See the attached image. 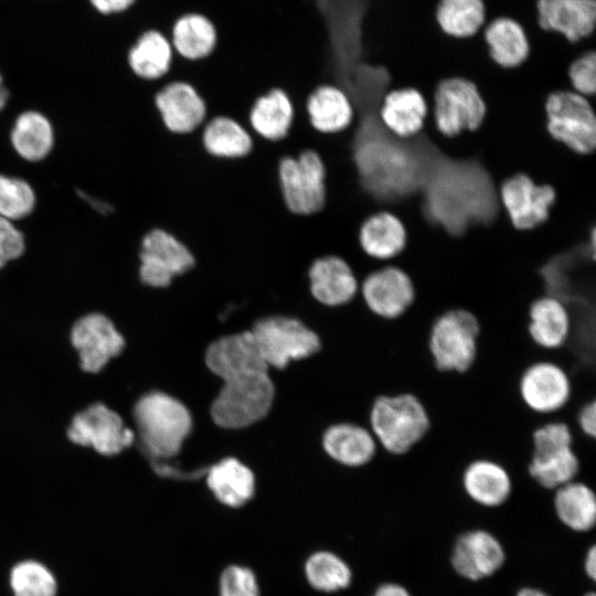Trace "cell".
Masks as SVG:
<instances>
[{"mask_svg": "<svg viewBox=\"0 0 596 596\" xmlns=\"http://www.w3.org/2000/svg\"><path fill=\"white\" fill-rule=\"evenodd\" d=\"M307 276L310 295L327 307L345 306L359 294V281L341 257L328 255L315 259Z\"/></svg>", "mask_w": 596, "mask_h": 596, "instance_id": "cell-19", "label": "cell"}, {"mask_svg": "<svg viewBox=\"0 0 596 596\" xmlns=\"http://www.w3.org/2000/svg\"><path fill=\"white\" fill-rule=\"evenodd\" d=\"M485 115L486 105L472 82L450 77L438 83L433 117L441 135L453 137L462 131H473L481 125Z\"/></svg>", "mask_w": 596, "mask_h": 596, "instance_id": "cell-11", "label": "cell"}, {"mask_svg": "<svg viewBox=\"0 0 596 596\" xmlns=\"http://www.w3.org/2000/svg\"><path fill=\"white\" fill-rule=\"evenodd\" d=\"M14 151L25 161L45 159L54 146V131L46 116L36 110L21 113L10 132Z\"/></svg>", "mask_w": 596, "mask_h": 596, "instance_id": "cell-31", "label": "cell"}, {"mask_svg": "<svg viewBox=\"0 0 596 596\" xmlns=\"http://www.w3.org/2000/svg\"><path fill=\"white\" fill-rule=\"evenodd\" d=\"M499 198L511 224L518 230H531L546 221L556 193L551 185H538L519 173L501 183Z\"/></svg>", "mask_w": 596, "mask_h": 596, "instance_id": "cell-16", "label": "cell"}, {"mask_svg": "<svg viewBox=\"0 0 596 596\" xmlns=\"http://www.w3.org/2000/svg\"><path fill=\"white\" fill-rule=\"evenodd\" d=\"M568 77L574 92L596 99V51L574 60L568 67Z\"/></svg>", "mask_w": 596, "mask_h": 596, "instance_id": "cell-41", "label": "cell"}, {"mask_svg": "<svg viewBox=\"0 0 596 596\" xmlns=\"http://www.w3.org/2000/svg\"><path fill=\"white\" fill-rule=\"evenodd\" d=\"M423 192L427 217L453 235H460L472 225L491 223L505 211L499 185L478 159L444 156Z\"/></svg>", "mask_w": 596, "mask_h": 596, "instance_id": "cell-1", "label": "cell"}, {"mask_svg": "<svg viewBox=\"0 0 596 596\" xmlns=\"http://www.w3.org/2000/svg\"><path fill=\"white\" fill-rule=\"evenodd\" d=\"M585 596H596L595 593L590 592V593H587Z\"/></svg>", "mask_w": 596, "mask_h": 596, "instance_id": "cell-49", "label": "cell"}, {"mask_svg": "<svg viewBox=\"0 0 596 596\" xmlns=\"http://www.w3.org/2000/svg\"><path fill=\"white\" fill-rule=\"evenodd\" d=\"M505 561L500 541L485 530H472L461 534L451 553V565L462 578L480 581L498 572Z\"/></svg>", "mask_w": 596, "mask_h": 596, "instance_id": "cell-18", "label": "cell"}, {"mask_svg": "<svg viewBox=\"0 0 596 596\" xmlns=\"http://www.w3.org/2000/svg\"><path fill=\"white\" fill-rule=\"evenodd\" d=\"M372 596H412L402 585L396 583H385L376 588Z\"/></svg>", "mask_w": 596, "mask_h": 596, "instance_id": "cell-45", "label": "cell"}, {"mask_svg": "<svg viewBox=\"0 0 596 596\" xmlns=\"http://www.w3.org/2000/svg\"><path fill=\"white\" fill-rule=\"evenodd\" d=\"M173 55L171 42L164 34L147 30L129 46L127 65L136 77L155 82L169 72Z\"/></svg>", "mask_w": 596, "mask_h": 596, "instance_id": "cell-27", "label": "cell"}, {"mask_svg": "<svg viewBox=\"0 0 596 596\" xmlns=\"http://www.w3.org/2000/svg\"><path fill=\"white\" fill-rule=\"evenodd\" d=\"M311 126L321 134H337L347 129L353 118L348 95L334 85H320L306 102Z\"/></svg>", "mask_w": 596, "mask_h": 596, "instance_id": "cell-30", "label": "cell"}, {"mask_svg": "<svg viewBox=\"0 0 596 596\" xmlns=\"http://www.w3.org/2000/svg\"><path fill=\"white\" fill-rule=\"evenodd\" d=\"M492 61L501 67L520 65L529 54V42L521 24L498 18L481 28Z\"/></svg>", "mask_w": 596, "mask_h": 596, "instance_id": "cell-33", "label": "cell"}, {"mask_svg": "<svg viewBox=\"0 0 596 596\" xmlns=\"http://www.w3.org/2000/svg\"><path fill=\"white\" fill-rule=\"evenodd\" d=\"M517 596H550V595L534 587H523L518 592Z\"/></svg>", "mask_w": 596, "mask_h": 596, "instance_id": "cell-48", "label": "cell"}, {"mask_svg": "<svg viewBox=\"0 0 596 596\" xmlns=\"http://www.w3.org/2000/svg\"><path fill=\"white\" fill-rule=\"evenodd\" d=\"M584 570L586 575L594 581L596 577V547L592 545L584 560Z\"/></svg>", "mask_w": 596, "mask_h": 596, "instance_id": "cell-46", "label": "cell"}, {"mask_svg": "<svg viewBox=\"0 0 596 596\" xmlns=\"http://www.w3.org/2000/svg\"><path fill=\"white\" fill-rule=\"evenodd\" d=\"M461 487L473 504L498 509L505 505L513 486L511 476L501 464L481 458L466 466L461 475Z\"/></svg>", "mask_w": 596, "mask_h": 596, "instance_id": "cell-22", "label": "cell"}, {"mask_svg": "<svg viewBox=\"0 0 596 596\" xmlns=\"http://www.w3.org/2000/svg\"><path fill=\"white\" fill-rule=\"evenodd\" d=\"M552 508L557 519L575 532H586L596 523L595 490L581 480L552 491Z\"/></svg>", "mask_w": 596, "mask_h": 596, "instance_id": "cell-29", "label": "cell"}, {"mask_svg": "<svg viewBox=\"0 0 596 596\" xmlns=\"http://www.w3.org/2000/svg\"><path fill=\"white\" fill-rule=\"evenodd\" d=\"M8 585L12 596H56L58 593L55 574L35 558L14 563L8 574Z\"/></svg>", "mask_w": 596, "mask_h": 596, "instance_id": "cell-37", "label": "cell"}, {"mask_svg": "<svg viewBox=\"0 0 596 596\" xmlns=\"http://www.w3.org/2000/svg\"><path fill=\"white\" fill-rule=\"evenodd\" d=\"M519 393L529 409L536 414L551 415L567 405L572 385L561 365L552 361H538L523 371Z\"/></svg>", "mask_w": 596, "mask_h": 596, "instance_id": "cell-14", "label": "cell"}, {"mask_svg": "<svg viewBox=\"0 0 596 596\" xmlns=\"http://www.w3.org/2000/svg\"><path fill=\"white\" fill-rule=\"evenodd\" d=\"M138 277L148 287L163 289L193 268L195 259L189 248L162 228L148 231L138 251Z\"/></svg>", "mask_w": 596, "mask_h": 596, "instance_id": "cell-10", "label": "cell"}, {"mask_svg": "<svg viewBox=\"0 0 596 596\" xmlns=\"http://www.w3.org/2000/svg\"><path fill=\"white\" fill-rule=\"evenodd\" d=\"M369 428L383 450L402 455L425 436L429 417L423 403L412 394L381 395L372 404Z\"/></svg>", "mask_w": 596, "mask_h": 596, "instance_id": "cell-3", "label": "cell"}, {"mask_svg": "<svg viewBox=\"0 0 596 596\" xmlns=\"http://www.w3.org/2000/svg\"><path fill=\"white\" fill-rule=\"evenodd\" d=\"M220 596H259L254 572L245 566H227L220 577Z\"/></svg>", "mask_w": 596, "mask_h": 596, "instance_id": "cell-40", "label": "cell"}, {"mask_svg": "<svg viewBox=\"0 0 596 596\" xmlns=\"http://www.w3.org/2000/svg\"><path fill=\"white\" fill-rule=\"evenodd\" d=\"M532 443L528 472L541 488L553 491L577 479L579 462L573 449V434L566 423L551 421L543 424L534 430Z\"/></svg>", "mask_w": 596, "mask_h": 596, "instance_id": "cell-4", "label": "cell"}, {"mask_svg": "<svg viewBox=\"0 0 596 596\" xmlns=\"http://www.w3.org/2000/svg\"><path fill=\"white\" fill-rule=\"evenodd\" d=\"M430 113L424 96L414 88L389 92L380 106L382 125L398 138H411L419 134Z\"/></svg>", "mask_w": 596, "mask_h": 596, "instance_id": "cell-25", "label": "cell"}, {"mask_svg": "<svg viewBox=\"0 0 596 596\" xmlns=\"http://www.w3.org/2000/svg\"><path fill=\"white\" fill-rule=\"evenodd\" d=\"M359 242L368 256L390 265L405 247L406 230L394 214L380 211L362 223Z\"/></svg>", "mask_w": 596, "mask_h": 596, "instance_id": "cell-26", "label": "cell"}, {"mask_svg": "<svg viewBox=\"0 0 596 596\" xmlns=\"http://www.w3.org/2000/svg\"><path fill=\"white\" fill-rule=\"evenodd\" d=\"M359 294L376 317L393 320L401 317L415 299L409 276L393 265H385L364 277Z\"/></svg>", "mask_w": 596, "mask_h": 596, "instance_id": "cell-13", "label": "cell"}, {"mask_svg": "<svg viewBox=\"0 0 596 596\" xmlns=\"http://www.w3.org/2000/svg\"><path fill=\"white\" fill-rule=\"evenodd\" d=\"M207 368L224 381L267 373L251 331L222 337L212 342L205 353Z\"/></svg>", "mask_w": 596, "mask_h": 596, "instance_id": "cell-17", "label": "cell"}, {"mask_svg": "<svg viewBox=\"0 0 596 596\" xmlns=\"http://www.w3.org/2000/svg\"><path fill=\"white\" fill-rule=\"evenodd\" d=\"M251 333L268 368L283 369L290 361L307 358L320 349L318 336L294 318L260 319Z\"/></svg>", "mask_w": 596, "mask_h": 596, "instance_id": "cell-8", "label": "cell"}, {"mask_svg": "<svg viewBox=\"0 0 596 596\" xmlns=\"http://www.w3.org/2000/svg\"><path fill=\"white\" fill-rule=\"evenodd\" d=\"M576 425L582 434L596 438V401H590L578 409Z\"/></svg>", "mask_w": 596, "mask_h": 596, "instance_id": "cell-43", "label": "cell"}, {"mask_svg": "<svg viewBox=\"0 0 596 596\" xmlns=\"http://www.w3.org/2000/svg\"><path fill=\"white\" fill-rule=\"evenodd\" d=\"M550 136L577 153L596 151V99L574 91L552 93L545 103Z\"/></svg>", "mask_w": 596, "mask_h": 596, "instance_id": "cell-6", "label": "cell"}, {"mask_svg": "<svg viewBox=\"0 0 596 596\" xmlns=\"http://www.w3.org/2000/svg\"><path fill=\"white\" fill-rule=\"evenodd\" d=\"M294 117L289 97L280 88H273L254 102L249 113L252 130L269 141L286 137Z\"/></svg>", "mask_w": 596, "mask_h": 596, "instance_id": "cell-34", "label": "cell"}, {"mask_svg": "<svg viewBox=\"0 0 596 596\" xmlns=\"http://www.w3.org/2000/svg\"><path fill=\"white\" fill-rule=\"evenodd\" d=\"M436 19L445 34L470 38L485 24V6L482 0H440Z\"/></svg>", "mask_w": 596, "mask_h": 596, "instance_id": "cell-36", "label": "cell"}, {"mask_svg": "<svg viewBox=\"0 0 596 596\" xmlns=\"http://www.w3.org/2000/svg\"><path fill=\"white\" fill-rule=\"evenodd\" d=\"M205 473L209 489L224 505L242 507L254 494V473L236 458H224L206 469Z\"/></svg>", "mask_w": 596, "mask_h": 596, "instance_id": "cell-28", "label": "cell"}, {"mask_svg": "<svg viewBox=\"0 0 596 596\" xmlns=\"http://www.w3.org/2000/svg\"><path fill=\"white\" fill-rule=\"evenodd\" d=\"M202 143L207 153L222 159H237L252 149L251 134L236 120L217 116L202 125Z\"/></svg>", "mask_w": 596, "mask_h": 596, "instance_id": "cell-35", "label": "cell"}, {"mask_svg": "<svg viewBox=\"0 0 596 596\" xmlns=\"http://www.w3.org/2000/svg\"><path fill=\"white\" fill-rule=\"evenodd\" d=\"M274 395L268 372L224 381L211 405L212 419L224 428L249 426L266 416Z\"/></svg>", "mask_w": 596, "mask_h": 596, "instance_id": "cell-5", "label": "cell"}, {"mask_svg": "<svg viewBox=\"0 0 596 596\" xmlns=\"http://www.w3.org/2000/svg\"><path fill=\"white\" fill-rule=\"evenodd\" d=\"M155 106L172 134H190L205 123V104L185 82H171L161 87L155 95Z\"/></svg>", "mask_w": 596, "mask_h": 596, "instance_id": "cell-20", "label": "cell"}, {"mask_svg": "<svg viewBox=\"0 0 596 596\" xmlns=\"http://www.w3.org/2000/svg\"><path fill=\"white\" fill-rule=\"evenodd\" d=\"M94 8L100 13H119L127 11L137 0H89Z\"/></svg>", "mask_w": 596, "mask_h": 596, "instance_id": "cell-44", "label": "cell"}, {"mask_svg": "<svg viewBox=\"0 0 596 596\" xmlns=\"http://www.w3.org/2000/svg\"><path fill=\"white\" fill-rule=\"evenodd\" d=\"M305 573L309 584L324 593L347 588L352 579L349 565L340 556L328 551L311 554L306 562Z\"/></svg>", "mask_w": 596, "mask_h": 596, "instance_id": "cell-38", "label": "cell"}, {"mask_svg": "<svg viewBox=\"0 0 596 596\" xmlns=\"http://www.w3.org/2000/svg\"><path fill=\"white\" fill-rule=\"evenodd\" d=\"M322 444L334 461L350 469L366 466L379 448L369 427L348 421L331 425L323 434Z\"/></svg>", "mask_w": 596, "mask_h": 596, "instance_id": "cell-23", "label": "cell"}, {"mask_svg": "<svg viewBox=\"0 0 596 596\" xmlns=\"http://www.w3.org/2000/svg\"><path fill=\"white\" fill-rule=\"evenodd\" d=\"M71 342L78 352L81 368L89 373L99 372L125 347L123 336L110 319L97 312L83 316L74 323Z\"/></svg>", "mask_w": 596, "mask_h": 596, "instance_id": "cell-15", "label": "cell"}, {"mask_svg": "<svg viewBox=\"0 0 596 596\" xmlns=\"http://www.w3.org/2000/svg\"><path fill=\"white\" fill-rule=\"evenodd\" d=\"M479 324L462 309L440 315L430 329L428 348L436 368L445 372H465L475 361Z\"/></svg>", "mask_w": 596, "mask_h": 596, "instance_id": "cell-7", "label": "cell"}, {"mask_svg": "<svg viewBox=\"0 0 596 596\" xmlns=\"http://www.w3.org/2000/svg\"><path fill=\"white\" fill-rule=\"evenodd\" d=\"M66 434L72 443L93 447L104 456L117 455L135 441L134 430L124 425L118 413L102 403L77 413Z\"/></svg>", "mask_w": 596, "mask_h": 596, "instance_id": "cell-12", "label": "cell"}, {"mask_svg": "<svg viewBox=\"0 0 596 596\" xmlns=\"http://www.w3.org/2000/svg\"><path fill=\"white\" fill-rule=\"evenodd\" d=\"M539 25L571 42L596 34V0H538Z\"/></svg>", "mask_w": 596, "mask_h": 596, "instance_id": "cell-21", "label": "cell"}, {"mask_svg": "<svg viewBox=\"0 0 596 596\" xmlns=\"http://www.w3.org/2000/svg\"><path fill=\"white\" fill-rule=\"evenodd\" d=\"M9 96V91L4 86L2 75L0 74V111L6 107Z\"/></svg>", "mask_w": 596, "mask_h": 596, "instance_id": "cell-47", "label": "cell"}, {"mask_svg": "<svg viewBox=\"0 0 596 596\" xmlns=\"http://www.w3.org/2000/svg\"><path fill=\"white\" fill-rule=\"evenodd\" d=\"M36 195L29 182L0 173V216L14 222L29 216Z\"/></svg>", "mask_w": 596, "mask_h": 596, "instance_id": "cell-39", "label": "cell"}, {"mask_svg": "<svg viewBox=\"0 0 596 596\" xmlns=\"http://www.w3.org/2000/svg\"><path fill=\"white\" fill-rule=\"evenodd\" d=\"M216 30L211 20L195 12L179 17L170 35L174 53L189 61L209 56L216 45Z\"/></svg>", "mask_w": 596, "mask_h": 596, "instance_id": "cell-32", "label": "cell"}, {"mask_svg": "<svg viewBox=\"0 0 596 596\" xmlns=\"http://www.w3.org/2000/svg\"><path fill=\"white\" fill-rule=\"evenodd\" d=\"M134 419L140 443L153 461L178 455L192 428L189 409L162 392L141 396L134 407Z\"/></svg>", "mask_w": 596, "mask_h": 596, "instance_id": "cell-2", "label": "cell"}, {"mask_svg": "<svg viewBox=\"0 0 596 596\" xmlns=\"http://www.w3.org/2000/svg\"><path fill=\"white\" fill-rule=\"evenodd\" d=\"M25 251L23 233L13 222L0 216V268L19 258Z\"/></svg>", "mask_w": 596, "mask_h": 596, "instance_id": "cell-42", "label": "cell"}, {"mask_svg": "<svg viewBox=\"0 0 596 596\" xmlns=\"http://www.w3.org/2000/svg\"><path fill=\"white\" fill-rule=\"evenodd\" d=\"M281 196L294 214H313L324 205V166L317 152L305 150L297 158L285 157L278 166Z\"/></svg>", "mask_w": 596, "mask_h": 596, "instance_id": "cell-9", "label": "cell"}, {"mask_svg": "<svg viewBox=\"0 0 596 596\" xmlns=\"http://www.w3.org/2000/svg\"><path fill=\"white\" fill-rule=\"evenodd\" d=\"M572 321L568 308L556 297L543 295L529 309L528 332L544 350H558L568 341Z\"/></svg>", "mask_w": 596, "mask_h": 596, "instance_id": "cell-24", "label": "cell"}]
</instances>
